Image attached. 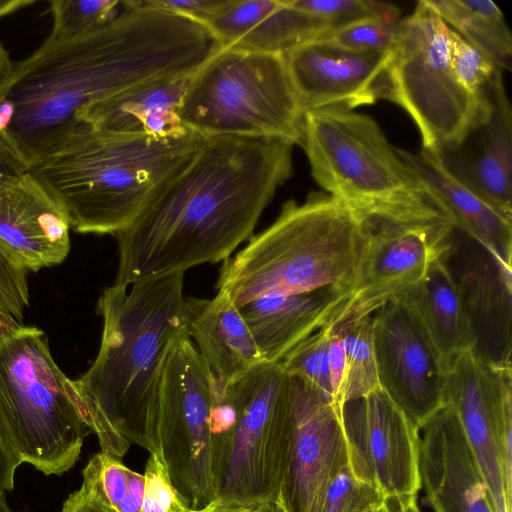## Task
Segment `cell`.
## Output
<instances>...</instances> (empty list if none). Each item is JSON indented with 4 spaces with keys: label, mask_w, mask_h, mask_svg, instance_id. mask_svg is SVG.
Returning <instances> with one entry per match:
<instances>
[{
    "label": "cell",
    "mask_w": 512,
    "mask_h": 512,
    "mask_svg": "<svg viewBox=\"0 0 512 512\" xmlns=\"http://www.w3.org/2000/svg\"><path fill=\"white\" fill-rule=\"evenodd\" d=\"M185 331L220 389L265 363L238 307L217 291L212 299L185 297Z\"/></svg>",
    "instance_id": "cell-24"
},
{
    "label": "cell",
    "mask_w": 512,
    "mask_h": 512,
    "mask_svg": "<svg viewBox=\"0 0 512 512\" xmlns=\"http://www.w3.org/2000/svg\"><path fill=\"white\" fill-rule=\"evenodd\" d=\"M334 323L341 328L345 349V402L380 390L373 342L372 315L347 318Z\"/></svg>",
    "instance_id": "cell-30"
},
{
    "label": "cell",
    "mask_w": 512,
    "mask_h": 512,
    "mask_svg": "<svg viewBox=\"0 0 512 512\" xmlns=\"http://www.w3.org/2000/svg\"><path fill=\"white\" fill-rule=\"evenodd\" d=\"M445 252L416 284L397 298L413 314L448 367L456 356L472 349L473 336L457 286L446 265Z\"/></svg>",
    "instance_id": "cell-26"
},
{
    "label": "cell",
    "mask_w": 512,
    "mask_h": 512,
    "mask_svg": "<svg viewBox=\"0 0 512 512\" xmlns=\"http://www.w3.org/2000/svg\"><path fill=\"white\" fill-rule=\"evenodd\" d=\"M91 432L82 403L54 361L45 333L24 326L0 343V440L21 462L62 475Z\"/></svg>",
    "instance_id": "cell-7"
},
{
    "label": "cell",
    "mask_w": 512,
    "mask_h": 512,
    "mask_svg": "<svg viewBox=\"0 0 512 512\" xmlns=\"http://www.w3.org/2000/svg\"><path fill=\"white\" fill-rule=\"evenodd\" d=\"M27 272L0 242V307L21 324L29 306Z\"/></svg>",
    "instance_id": "cell-38"
},
{
    "label": "cell",
    "mask_w": 512,
    "mask_h": 512,
    "mask_svg": "<svg viewBox=\"0 0 512 512\" xmlns=\"http://www.w3.org/2000/svg\"><path fill=\"white\" fill-rule=\"evenodd\" d=\"M289 4L305 13L328 22L336 29L360 20L380 18L398 22V7L374 0H288Z\"/></svg>",
    "instance_id": "cell-33"
},
{
    "label": "cell",
    "mask_w": 512,
    "mask_h": 512,
    "mask_svg": "<svg viewBox=\"0 0 512 512\" xmlns=\"http://www.w3.org/2000/svg\"><path fill=\"white\" fill-rule=\"evenodd\" d=\"M198 512H250V508L236 505H222L216 503L204 510Z\"/></svg>",
    "instance_id": "cell-47"
},
{
    "label": "cell",
    "mask_w": 512,
    "mask_h": 512,
    "mask_svg": "<svg viewBox=\"0 0 512 512\" xmlns=\"http://www.w3.org/2000/svg\"><path fill=\"white\" fill-rule=\"evenodd\" d=\"M450 30L427 0L419 1L398 22L381 94L411 117L423 150L439 155L459 148L490 112L488 92L471 94L452 72Z\"/></svg>",
    "instance_id": "cell-10"
},
{
    "label": "cell",
    "mask_w": 512,
    "mask_h": 512,
    "mask_svg": "<svg viewBox=\"0 0 512 512\" xmlns=\"http://www.w3.org/2000/svg\"><path fill=\"white\" fill-rule=\"evenodd\" d=\"M220 391L230 421L211 444L217 502L251 508L277 498L294 434L289 374L265 362Z\"/></svg>",
    "instance_id": "cell-9"
},
{
    "label": "cell",
    "mask_w": 512,
    "mask_h": 512,
    "mask_svg": "<svg viewBox=\"0 0 512 512\" xmlns=\"http://www.w3.org/2000/svg\"><path fill=\"white\" fill-rule=\"evenodd\" d=\"M61 512H111V510L81 486L64 501Z\"/></svg>",
    "instance_id": "cell-42"
},
{
    "label": "cell",
    "mask_w": 512,
    "mask_h": 512,
    "mask_svg": "<svg viewBox=\"0 0 512 512\" xmlns=\"http://www.w3.org/2000/svg\"><path fill=\"white\" fill-rule=\"evenodd\" d=\"M301 146L315 182L363 215L451 218L369 115L340 107L308 110Z\"/></svg>",
    "instance_id": "cell-6"
},
{
    "label": "cell",
    "mask_w": 512,
    "mask_h": 512,
    "mask_svg": "<svg viewBox=\"0 0 512 512\" xmlns=\"http://www.w3.org/2000/svg\"><path fill=\"white\" fill-rule=\"evenodd\" d=\"M385 503L381 490L357 478L346 464L330 481L321 512H367Z\"/></svg>",
    "instance_id": "cell-35"
},
{
    "label": "cell",
    "mask_w": 512,
    "mask_h": 512,
    "mask_svg": "<svg viewBox=\"0 0 512 512\" xmlns=\"http://www.w3.org/2000/svg\"><path fill=\"white\" fill-rule=\"evenodd\" d=\"M205 138L95 129L80 122L28 172L61 205L78 233L116 236L193 158Z\"/></svg>",
    "instance_id": "cell-4"
},
{
    "label": "cell",
    "mask_w": 512,
    "mask_h": 512,
    "mask_svg": "<svg viewBox=\"0 0 512 512\" xmlns=\"http://www.w3.org/2000/svg\"><path fill=\"white\" fill-rule=\"evenodd\" d=\"M191 75L148 81L93 103L80 111L77 123L159 139L184 136L190 130L183 125L178 111Z\"/></svg>",
    "instance_id": "cell-25"
},
{
    "label": "cell",
    "mask_w": 512,
    "mask_h": 512,
    "mask_svg": "<svg viewBox=\"0 0 512 512\" xmlns=\"http://www.w3.org/2000/svg\"><path fill=\"white\" fill-rule=\"evenodd\" d=\"M82 487L95 495L111 512H143L145 479L121 459L99 451L82 470Z\"/></svg>",
    "instance_id": "cell-29"
},
{
    "label": "cell",
    "mask_w": 512,
    "mask_h": 512,
    "mask_svg": "<svg viewBox=\"0 0 512 512\" xmlns=\"http://www.w3.org/2000/svg\"><path fill=\"white\" fill-rule=\"evenodd\" d=\"M53 28L49 37L68 38L98 29L121 11L118 0H54L50 2Z\"/></svg>",
    "instance_id": "cell-31"
},
{
    "label": "cell",
    "mask_w": 512,
    "mask_h": 512,
    "mask_svg": "<svg viewBox=\"0 0 512 512\" xmlns=\"http://www.w3.org/2000/svg\"><path fill=\"white\" fill-rule=\"evenodd\" d=\"M445 403L455 411L497 512L512 509V367H489L471 350L448 365Z\"/></svg>",
    "instance_id": "cell-12"
},
{
    "label": "cell",
    "mask_w": 512,
    "mask_h": 512,
    "mask_svg": "<svg viewBox=\"0 0 512 512\" xmlns=\"http://www.w3.org/2000/svg\"><path fill=\"white\" fill-rule=\"evenodd\" d=\"M250 512H287L277 497L275 499L262 502L250 508Z\"/></svg>",
    "instance_id": "cell-46"
},
{
    "label": "cell",
    "mask_w": 512,
    "mask_h": 512,
    "mask_svg": "<svg viewBox=\"0 0 512 512\" xmlns=\"http://www.w3.org/2000/svg\"><path fill=\"white\" fill-rule=\"evenodd\" d=\"M341 423L353 474L388 502L417 498L420 431L381 389L344 403Z\"/></svg>",
    "instance_id": "cell-14"
},
{
    "label": "cell",
    "mask_w": 512,
    "mask_h": 512,
    "mask_svg": "<svg viewBox=\"0 0 512 512\" xmlns=\"http://www.w3.org/2000/svg\"><path fill=\"white\" fill-rule=\"evenodd\" d=\"M393 512H421L417 505V498L402 503H394Z\"/></svg>",
    "instance_id": "cell-48"
},
{
    "label": "cell",
    "mask_w": 512,
    "mask_h": 512,
    "mask_svg": "<svg viewBox=\"0 0 512 512\" xmlns=\"http://www.w3.org/2000/svg\"><path fill=\"white\" fill-rule=\"evenodd\" d=\"M398 22L380 18L364 19L332 29L320 38L353 51H390L396 41Z\"/></svg>",
    "instance_id": "cell-36"
},
{
    "label": "cell",
    "mask_w": 512,
    "mask_h": 512,
    "mask_svg": "<svg viewBox=\"0 0 512 512\" xmlns=\"http://www.w3.org/2000/svg\"><path fill=\"white\" fill-rule=\"evenodd\" d=\"M444 22L488 56L510 69L512 36L500 8L491 0H427Z\"/></svg>",
    "instance_id": "cell-28"
},
{
    "label": "cell",
    "mask_w": 512,
    "mask_h": 512,
    "mask_svg": "<svg viewBox=\"0 0 512 512\" xmlns=\"http://www.w3.org/2000/svg\"><path fill=\"white\" fill-rule=\"evenodd\" d=\"M420 486L434 512H497L453 408L444 406L420 428Z\"/></svg>",
    "instance_id": "cell-19"
},
{
    "label": "cell",
    "mask_w": 512,
    "mask_h": 512,
    "mask_svg": "<svg viewBox=\"0 0 512 512\" xmlns=\"http://www.w3.org/2000/svg\"><path fill=\"white\" fill-rule=\"evenodd\" d=\"M367 512H393V509L389 506V502L381 506L375 507Z\"/></svg>",
    "instance_id": "cell-50"
},
{
    "label": "cell",
    "mask_w": 512,
    "mask_h": 512,
    "mask_svg": "<svg viewBox=\"0 0 512 512\" xmlns=\"http://www.w3.org/2000/svg\"><path fill=\"white\" fill-rule=\"evenodd\" d=\"M220 48L205 25L145 0L122 1L109 23L48 37L14 66L0 90V130L29 169L69 137L85 107L148 81L191 75Z\"/></svg>",
    "instance_id": "cell-1"
},
{
    "label": "cell",
    "mask_w": 512,
    "mask_h": 512,
    "mask_svg": "<svg viewBox=\"0 0 512 512\" xmlns=\"http://www.w3.org/2000/svg\"><path fill=\"white\" fill-rule=\"evenodd\" d=\"M0 512H14L6 500V491L0 490Z\"/></svg>",
    "instance_id": "cell-49"
},
{
    "label": "cell",
    "mask_w": 512,
    "mask_h": 512,
    "mask_svg": "<svg viewBox=\"0 0 512 512\" xmlns=\"http://www.w3.org/2000/svg\"><path fill=\"white\" fill-rule=\"evenodd\" d=\"M372 327L380 388L420 430L445 404L447 367L399 298L372 314Z\"/></svg>",
    "instance_id": "cell-15"
},
{
    "label": "cell",
    "mask_w": 512,
    "mask_h": 512,
    "mask_svg": "<svg viewBox=\"0 0 512 512\" xmlns=\"http://www.w3.org/2000/svg\"><path fill=\"white\" fill-rule=\"evenodd\" d=\"M450 65L462 87L475 96L485 97L499 68L488 56L450 30Z\"/></svg>",
    "instance_id": "cell-34"
},
{
    "label": "cell",
    "mask_w": 512,
    "mask_h": 512,
    "mask_svg": "<svg viewBox=\"0 0 512 512\" xmlns=\"http://www.w3.org/2000/svg\"><path fill=\"white\" fill-rule=\"evenodd\" d=\"M143 475V512H198L185 504L173 486L160 455L150 454Z\"/></svg>",
    "instance_id": "cell-37"
},
{
    "label": "cell",
    "mask_w": 512,
    "mask_h": 512,
    "mask_svg": "<svg viewBox=\"0 0 512 512\" xmlns=\"http://www.w3.org/2000/svg\"><path fill=\"white\" fill-rule=\"evenodd\" d=\"M206 27L221 47L281 54L331 30L288 0H227Z\"/></svg>",
    "instance_id": "cell-23"
},
{
    "label": "cell",
    "mask_w": 512,
    "mask_h": 512,
    "mask_svg": "<svg viewBox=\"0 0 512 512\" xmlns=\"http://www.w3.org/2000/svg\"><path fill=\"white\" fill-rule=\"evenodd\" d=\"M329 371L332 402L341 414V409L345 403L346 360L343 336L337 323H330Z\"/></svg>",
    "instance_id": "cell-39"
},
{
    "label": "cell",
    "mask_w": 512,
    "mask_h": 512,
    "mask_svg": "<svg viewBox=\"0 0 512 512\" xmlns=\"http://www.w3.org/2000/svg\"><path fill=\"white\" fill-rule=\"evenodd\" d=\"M293 144L277 138H205L193 158L115 237L114 285L229 258L249 240L293 174Z\"/></svg>",
    "instance_id": "cell-2"
},
{
    "label": "cell",
    "mask_w": 512,
    "mask_h": 512,
    "mask_svg": "<svg viewBox=\"0 0 512 512\" xmlns=\"http://www.w3.org/2000/svg\"><path fill=\"white\" fill-rule=\"evenodd\" d=\"M70 229L65 210L28 171L0 186V242L27 271L61 264Z\"/></svg>",
    "instance_id": "cell-20"
},
{
    "label": "cell",
    "mask_w": 512,
    "mask_h": 512,
    "mask_svg": "<svg viewBox=\"0 0 512 512\" xmlns=\"http://www.w3.org/2000/svg\"><path fill=\"white\" fill-rule=\"evenodd\" d=\"M178 114L204 138L302 143L305 111L281 53L221 47L190 76Z\"/></svg>",
    "instance_id": "cell-8"
},
{
    "label": "cell",
    "mask_w": 512,
    "mask_h": 512,
    "mask_svg": "<svg viewBox=\"0 0 512 512\" xmlns=\"http://www.w3.org/2000/svg\"><path fill=\"white\" fill-rule=\"evenodd\" d=\"M363 216L369 234L366 255L334 322L372 315L399 297L444 254L456 229L444 215Z\"/></svg>",
    "instance_id": "cell-13"
},
{
    "label": "cell",
    "mask_w": 512,
    "mask_h": 512,
    "mask_svg": "<svg viewBox=\"0 0 512 512\" xmlns=\"http://www.w3.org/2000/svg\"><path fill=\"white\" fill-rule=\"evenodd\" d=\"M31 0H10L0 1V17L7 15L17 9L31 5ZM14 65L12 64L9 53L0 43V90L3 88L7 80L12 74Z\"/></svg>",
    "instance_id": "cell-43"
},
{
    "label": "cell",
    "mask_w": 512,
    "mask_h": 512,
    "mask_svg": "<svg viewBox=\"0 0 512 512\" xmlns=\"http://www.w3.org/2000/svg\"><path fill=\"white\" fill-rule=\"evenodd\" d=\"M349 294L333 288L256 298L238 307L268 363L281 362L304 339L335 321Z\"/></svg>",
    "instance_id": "cell-22"
},
{
    "label": "cell",
    "mask_w": 512,
    "mask_h": 512,
    "mask_svg": "<svg viewBox=\"0 0 512 512\" xmlns=\"http://www.w3.org/2000/svg\"><path fill=\"white\" fill-rule=\"evenodd\" d=\"M24 327L9 312L0 307V343L12 337Z\"/></svg>",
    "instance_id": "cell-45"
},
{
    "label": "cell",
    "mask_w": 512,
    "mask_h": 512,
    "mask_svg": "<svg viewBox=\"0 0 512 512\" xmlns=\"http://www.w3.org/2000/svg\"><path fill=\"white\" fill-rule=\"evenodd\" d=\"M391 50L353 51L319 37L283 55L305 112L327 107L353 110L381 98Z\"/></svg>",
    "instance_id": "cell-18"
},
{
    "label": "cell",
    "mask_w": 512,
    "mask_h": 512,
    "mask_svg": "<svg viewBox=\"0 0 512 512\" xmlns=\"http://www.w3.org/2000/svg\"><path fill=\"white\" fill-rule=\"evenodd\" d=\"M364 216L326 192L283 203L274 222L223 261L216 290L239 307L256 298L333 288L350 295L366 255Z\"/></svg>",
    "instance_id": "cell-5"
},
{
    "label": "cell",
    "mask_w": 512,
    "mask_h": 512,
    "mask_svg": "<svg viewBox=\"0 0 512 512\" xmlns=\"http://www.w3.org/2000/svg\"><path fill=\"white\" fill-rule=\"evenodd\" d=\"M184 272L106 287L97 302L101 344L77 380L85 420L101 451L121 459L129 442L161 456L158 392L168 353L185 331Z\"/></svg>",
    "instance_id": "cell-3"
},
{
    "label": "cell",
    "mask_w": 512,
    "mask_h": 512,
    "mask_svg": "<svg viewBox=\"0 0 512 512\" xmlns=\"http://www.w3.org/2000/svg\"><path fill=\"white\" fill-rule=\"evenodd\" d=\"M444 258L473 336L471 351L489 367L511 366V269L468 235L458 238L457 228Z\"/></svg>",
    "instance_id": "cell-17"
},
{
    "label": "cell",
    "mask_w": 512,
    "mask_h": 512,
    "mask_svg": "<svg viewBox=\"0 0 512 512\" xmlns=\"http://www.w3.org/2000/svg\"><path fill=\"white\" fill-rule=\"evenodd\" d=\"M330 323L295 346L281 361L286 372L332 400L329 371Z\"/></svg>",
    "instance_id": "cell-32"
},
{
    "label": "cell",
    "mask_w": 512,
    "mask_h": 512,
    "mask_svg": "<svg viewBox=\"0 0 512 512\" xmlns=\"http://www.w3.org/2000/svg\"><path fill=\"white\" fill-rule=\"evenodd\" d=\"M219 391L204 358L184 331L174 341L158 392L161 459L194 511L216 503L211 461V411Z\"/></svg>",
    "instance_id": "cell-11"
},
{
    "label": "cell",
    "mask_w": 512,
    "mask_h": 512,
    "mask_svg": "<svg viewBox=\"0 0 512 512\" xmlns=\"http://www.w3.org/2000/svg\"><path fill=\"white\" fill-rule=\"evenodd\" d=\"M28 171L0 130V186Z\"/></svg>",
    "instance_id": "cell-41"
},
{
    "label": "cell",
    "mask_w": 512,
    "mask_h": 512,
    "mask_svg": "<svg viewBox=\"0 0 512 512\" xmlns=\"http://www.w3.org/2000/svg\"><path fill=\"white\" fill-rule=\"evenodd\" d=\"M400 157L443 205L457 229L512 268V218L460 176L444 155L397 148Z\"/></svg>",
    "instance_id": "cell-21"
},
{
    "label": "cell",
    "mask_w": 512,
    "mask_h": 512,
    "mask_svg": "<svg viewBox=\"0 0 512 512\" xmlns=\"http://www.w3.org/2000/svg\"><path fill=\"white\" fill-rule=\"evenodd\" d=\"M488 96L490 112L481 127L480 151L464 169L452 168L503 214L512 218V110L502 71L493 79Z\"/></svg>",
    "instance_id": "cell-27"
},
{
    "label": "cell",
    "mask_w": 512,
    "mask_h": 512,
    "mask_svg": "<svg viewBox=\"0 0 512 512\" xmlns=\"http://www.w3.org/2000/svg\"><path fill=\"white\" fill-rule=\"evenodd\" d=\"M289 376L294 434L278 498L287 512H321L330 481L348 464L341 416L331 398Z\"/></svg>",
    "instance_id": "cell-16"
},
{
    "label": "cell",
    "mask_w": 512,
    "mask_h": 512,
    "mask_svg": "<svg viewBox=\"0 0 512 512\" xmlns=\"http://www.w3.org/2000/svg\"><path fill=\"white\" fill-rule=\"evenodd\" d=\"M21 464L0 440V490H13L15 472Z\"/></svg>",
    "instance_id": "cell-44"
},
{
    "label": "cell",
    "mask_w": 512,
    "mask_h": 512,
    "mask_svg": "<svg viewBox=\"0 0 512 512\" xmlns=\"http://www.w3.org/2000/svg\"><path fill=\"white\" fill-rule=\"evenodd\" d=\"M154 8L174 13L205 25L225 5L227 0H145Z\"/></svg>",
    "instance_id": "cell-40"
}]
</instances>
